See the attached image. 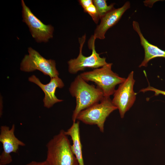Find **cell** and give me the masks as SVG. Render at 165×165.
I'll return each instance as SVG.
<instances>
[{
  "instance_id": "cell-1",
  "label": "cell",
  "mask_w": 165,
  "mask_h": 165,
  "mask_svg": "<svg viewBox=\"0 0 165 165\" xmlns=\"http://www.w3.org/2000/svg\"><path fill=\"white\" fill-rule=\"evenodd\" d=\"M69 91L76 99V105L73 112L72 119L75 122L80 112L100 102L104 97L102 91L98 87L88 84L81 76L77 75L72 82Z\"/></svg>"
},
{
  "instance_id": "cell-2",
  "label": "cell",
  "mask_w": 165,
  "mask_h": 165,
  "mask_svg": "<svg viewBox=\"0 0 165 165\" xmlns=\"http://www.w3.org/2000/svg\"><path fill=\"white\" fill-rule=\"evenodd\" d=\"M65 131L61 130L46 145V160L50 165H79Z\"/></svg>"
},
{
  "instance_id": "cell-3",
  "label": "cell",
  "mask_w": 165,
  "mask_h": 165,
  "mask_svg": "<svg viewBox=\"0 0 165 165\" xmlns=\"http://www.w3.org/2000/svg\"><path fill=\"white\" fill-rule=\"evenodd\" d=\"M112 63H108L99 68L84 72L80 75L86 81L94 82L102 91L104 97H109L114 94L116 86L126 79L112 71Z\"/></svg>"
},
{
  "instance_id": "cell-4",
  "label": "cell",
  "mask_w": 165,
  "mask_h": 165,
  "mask_svg": "<svg viewBox=\"0 0 165 165\" xmlns=\"http://www.w3.org/2000/svg\"><path fill=\"white\" fill-rule=\"evenodd\" d=\"M117 109L110 97H104L99 102L80 112L76 119L87 124L97 125L101 132H103L107 118Z\"/></svg>"
},
{
  "instance_id": "cell-5",
  "label": "cell",
  "mask_w": 165,
  "mask_h": 165,
  "mask_svg": "<svg viewBox=\"0 0 165 165\" xmlns=\"http://www.w3.org/2000/svg\"><path fill=\"white\" fill-rule=\"evenodd\" d=\"M79 39L80 44L79 54L76 58L70 59L68 62V70L70 73L76 74L87 68H98L108 63L106 61V58L101 57L100 54L96 52L95 46V39L91 37L89 40L88 46L92 51V54L87 57L84 56L82 53V48L86 39V35Z\"/></svg>"
},
{
  "instance_id": "cell-6",
  "label": "cell",
  "mask_w": 165,
  "mask_h": 165,
  "mask_svg": "<svg viewBox=\"0 0 165 165\" xmlns=\"http://www.w3.org/2000/svg\"><path fill=\"white\" fill-rule=\"evenodd\" d=\"M28 54L25 55L20 63L21 70L26 72L39 70L51 78L58 76L54 60L46 59L31 47L28 48Z\"/></svg>"
},
{
  "instance_id": "cell-7",
  "label": "cell",
  "mask_w": 165,
  "mask_h": 165,
  "mask_svg": "<svg viewBox=\"0 0 165 165\" xmlns=\"http://www.w3.org/2000/svg\"><path fill=\"white\" fill-rule=\"evenodd\" d=\"M135 82L134 72L132 71L125 81L119 84L113 94L112 102L119 110L122 118L132 106L136 100V94L134 91Z\"/></svg>"
},
{
  "instance_id": "cell-8",
  "label": "cell",
  "mask_w": 165,
  "mask_h": 165,
  "mask_svg": "<svg viewBox=\"0 0 165 165\" xmlns=\"http://www.w3.org/2000/svg\"><path fill=\"white\" fill-rule=\"evenodd\" d=\"M21 4L22 21L28 26L33 38L38 43L48 42L53 37V27L43 23L32 13L23 0L21 1Z\"/></svg>"
},
{
  "instance_id": "cell-9",
  "label": "cell",
  "mask_w": 165,
  "mask_h": 165,
  "mask_svg": "<svg viewBox=\"0 0 165 165\" xmlns=\"http://www.w3.org/2000/svg\"><path fill=\"white\" fill-rule=\"evenodd\" d=\"M15 125L13 124L11 128L6 126L0 127V141L2 145L3 151L0 155V165H6L12 161L10 155L16 153L20 146L25 144L19 140L15 135Z\"/></svg>"
},
{
  "instance_id": "cell-10",
  "label": "cell",
  "mask_w": 165,
  "mask_h": 165,
  "mask_svg": "<svg viewBox=\"0 0 165 165\" xmlns=\"http://www.w3.org/2000/svg\"><path fill=\"white\" fill-rule=\"evenodd\" d=\"M130 7V2L127 1L121 7L115 8L107 13L100 19V23L97 26L94 34L92 37L95 39H105L107 31L117 23L124 13Z\"/></svg>"
},
{
  "instance_id": "cell-11",
  "label": "cell",
  "mask_w": 165,
  "mask_h": 165,
  "mask_svg": "<svg viewBox=\"0 0 165 165\" xmlns=\"http://www.w3.org/2000/svg\"><path fill=\"white\" fill-rule=\"evenodd\" d=\"M28 80L36 84L44 92L45 97L43 102L45 107L50 108L54 104L63 101L58 99L55 94L57 88H61L64 86L63 81L58 76L51 78L50 82L46 84H42L38 78L34 75L29 77Z\"/></svg>"
},
{
  "instance_id": "cell-12",
  "label": "cell",
  "mask_w": 165,
  "mask_h": 165,
  "mask_svg": "<svg viewBox=\"0 0 165 165\" xmlns=\"http://www.w3.org/2000/svg\"><path fill=\"white\" fill-rule=\"evenodd\" d=\"M132 25L133 29L137 33L140 37L141 45L145 52L144 59L139 67H147L148 62L153 58L158 57L165 58V51L160 49L148 42L141 32L139 23L134 21Z\"/></svg>"
},
{
  "instance_id": "cell-13",
  "label": "cell",
  "mask_w": 165,
  "mask_h": 165,
  "mask_svg": "<svg viewBox=\"0 0 165 165\" xmlns=\"http://www.w3.org/2000/svg\"><path fill=\"white\" fill-rule=\"evenodd\" d=\"M65 134L70 136L72 141L71 150L75 156L79 165H84L82 154V146L81 143L79 129V122H73L71 127L65 131Z\"/></svg>"
},
{
  "instance_id": "cell-14",
  "label": "cell",
  "mask_w": 165,
  "mask_h": 165,
  "mask_svg": "<svg viewBox=\"0 0 165 165\" xmlns=\"http://www.w3.org/2000/svg\"><path fill=\"white\" fill-rule=\"evenodd\" d=\"M93 3L96 6L100 19L108 13L115 9L114 3L108 5L105 0H94Z\"/></svg>"
},
{
  "instance_id": "cell-15",
  "label": "cell",
  "mask_w": 165,
  "mask_h": 165,
  "mask_svg": "<svg viewBox=\"0 0 165 165\" xmlns=\"http://www.w3.org/2000/svg\"><path fill=\"white\" fill-rule=\"evenodd\" d=\"M84 10L91 16L96 24L98 23L100 18L97 9L94 3L84 9Z\"/></svg>"
},
{
  "instance_id": "cell-16",
  "label": "cell",
  "mask_w": 165,
  "mask_h": 165,
  "mask_svg": "<svg viewBox=\"0 0 165 165\" xmlns=\"http://www.w3.org/2000/svg\"><path fill=\"white\" fill-rule=\"evenodd\" d=\"M147 91H152L155 92V95L157 96L159 94H162L165 96V91L160 90L150 85L147 87L142 89L140 90V92H145Z\"/></svg>"
},
{
  "instance_id": "cell-17",
  "label": "cell",
  "mask_w": 165,
  "mask_h": 165,
  "mask_svg": "<svg viewBox=\"0 0 165 165\" xmlns=\"http://www.w3.org/2000/svg\"><path fill=\"white\" fill-rule=\"evenodd\" d=\"M79 2L83 9L93 3L92 0H80Z\"/></svg>"
},
{
  "instance_id": "cell-18",
  "label": "cell",
  "mask_w": 165,
  "mask_h": 165,
  "mask_svg": "<svg viewBox=\"0 0 165 165\" xmlns=\"http://www.w3.org/2000/svg\"><path fill=\"white\" fill-rule=\"evenodd\" d=\"M26 165H50L46 160L44 161L38 162L35 161H32Z\"/></svg>"
},
{
  "instance_id": "cell-19",
  "label": "cell",
  "mask_w": 165,
  "mask_h": 165,
  "mask_svg": "<svg viewBox=\"0 0 165 165\" xmlns=\"http://www.w3.org/2000/svg\"></svg>"
}]
</instances>
